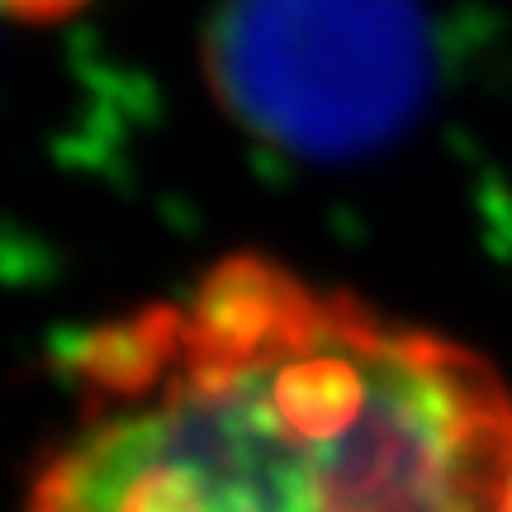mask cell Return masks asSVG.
<instances>
[{
  "label": "cell",
  "instance_id": "obj_1",
  "mask_svg": "<svg viewBox=\"0 0 512 512\" xmlns=\"http://www.w3.org/2000/svg\"><path fill=\"white\" fill-rule=\"evenodd\" d=\"M72 437L29 512H498V370L266 256L76 347Z\"/></svg>",
  "mask_w": 512,
  "mask_h": 512
},
{
  "label": "cell",
  "instance_id": "obj_2",
  "mask_svg": "<svg viewBox=\"0 0 512 512\" xmlns=\"http://www.w3.org/2000/svg\"><path fill=\"white\" fill-rule=\"evenodd\" d=\"M209 86L261 147L313 166L389 152L437 95L427 0H223Z\"/></svg>",
  "mask_w": 512,
  "mask_h": 512
},
{
  "label": "cell",
  "instance_id": "obj_3",
  "mask_svg": "<svg viewBox=\"0 0 512 512\" xmlns=\"http://www.w3.org/2000/svg\"><path fill=\"white\" fill-rule=\"evenodd\" d=\"M86 0H0L5 19H24V24H53V19L76 15Z\"/></svg>",
  "mask_w": 512,
  "mask_h": 512
},
{
  "label": "cell",
  "instance_id": "obj_4",
  "mask_svg": "<svg viewBox=\"0 0 512 512\" xmlns=\"http://www.w3.org/2000/svg\"><path fill=\"white\" fill-rule=\"evenodd\" d=\"M498 512H512V479H508V494H503V508Z\"/></svg>",
  "mask_w": 512,
  "mask_h": 512
}]
</instances>
